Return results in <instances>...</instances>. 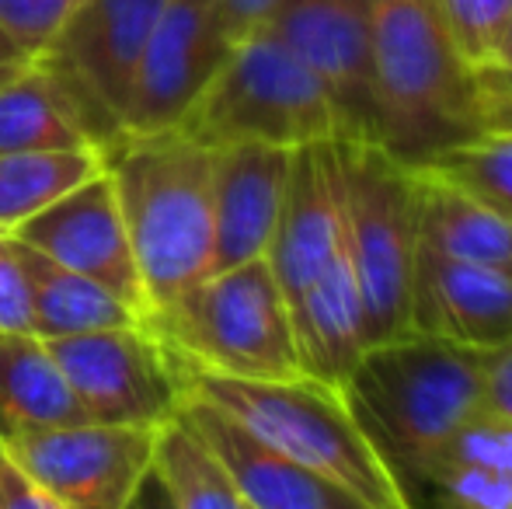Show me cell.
I'll list each match as a JSON object with an SVG mask.
<instances>
[{
	"instance_id": "3",
	"label": "cell",
	"mask_w": 512,
	"mask_h": 509,
	"mask_svg": "<svg viewBox=\"0 0 512 509\" xmlns=\"http://www.w3.org/2000/svg\"><path fill=\"white\" fill-rule=\"evenodd\" d=\"M377 143L408 168L478 136L471 67L436 0H373Z\"/></svg>"
},
{
	"instance_id": "30",
	"label": "cell",
	"mask_w": 512,
	"mask_h": 509,
	"mask_svg": "<svg viewBox=\"0 0 512 509\" xmlns=\"http://www.w3.org/2000/svg\"><path fill=\"white\" fill-rule=\"evenodd\" d=\"M474 116L481 133L512 129V67L509 63H481L471 70Z\"/></svg>"
},
{
	"instance_id": "32",
	"label": "cell",
	"mask_w": 512,
	"mask_h": 509,
	"mask_svg": "<svg viewBox=\"0 0 512 509\" xmlns=\"http://www.w3.org/2000/svg\"><path fill=\"white\" fill-rule=\"evenodd\" d=\"M0 509H67L53 492H46L32 475L14 464L7 447L0 443Z\"/></svg>"
},
{
	"instance_id": "12",
	"label": "cell",
	"mask_w": 512,
	"mask_h": 509,
	"mask_svg": "<svg viewBox=\"0 0 512 509\" xmlns=\"http://www.w3.org/2000/svg\"><path fill=\"white\" fill-rule=\"evenodd\" d=\"M164 7L168 0H77L56 39L35 60L70 77L122 126L136 63Z\"/></svg>"
},
{
	"instance_id": "2",
	"label": "cell",
	"mask_w": 512,
	"mask_h": 509,
	"mask_svg": "<svg viewBox=\"0 0 512 509\" xmlns=\"http://www.w3.org/2000/svg\"><path fill=\"white\" fill-rule=\"evenodd\" d=\"M178 367L185 398L209 401L265 447L352 492L359 503L370 509H394L411 499L405 478L380 454L370 433L359 426L345 394L335 387L310 377L234 381L189 367L185 360H178Z\"/></svg>"
},
{
	"instance_id": "18",
	"label": "cell",
	"mask_w": 512,
	"mask_h": 509,
	"mask_svg": "<svg viewBox=\"0 0 512 509\" xmlns=\"http://www.w3.org/2000/svg\"><path fill=\"white\" fill-rule=\"evenodd\" d=\"M119 140V119L42 60H32L0 88V154L84 147L108 154Z\"/></svg>"
},
{
	"instance_id": "7",
	"label": "cell",
	"mask_w": 512,
	"mask_h": 509,
	"mask_svg": "<svg viewBox=\"0 0 512 509\" xmlns=\"http://www.w3.org/2000/svg\"><path fill=\"white\" fill-rule=\"evenodd\" d=\"M345 245L366 307L370 346L408 335L411 272L418 255L415 175L370 140H338Z\"/></svg>"
},
{
	"instance_id": "31",
	"label": "cell",
	"mask_w": 512,
	"mask_h": 509,
	"mask_svg": "<svg viewBox=\"0 0 512 509\" xmlns=\"http://www.w3.org/2000/svg\"><path fill=\"white\" fill-rule=\"evenodd\" d=\"M0 332H32V290L0 231Z\"/></svg>"
},
{
	"instance_id": "14",
	"label": "cell",
	"mask_w": 512,
	"mask_h": 509,
	"mask_svg": "<svg viewBox=\"0 0 512 509\" xmlns=\"http://www.w3.org/2000/svg\"><path fill=\"white\" fill-rule=\"evenodd\" d=\"M408 335L488 349L512 342V269L457 262L418 248L408 297Z\"/></svg>"
},
{
	"instance_id": "15",
	"label": "cell",
	"mask_w": 512,
	"mask_h": 509,
	"mask_svg": "<svg viewBox=\"0 0 512 509\" xmlns=\"http://www.w3.org/2000/svg\"><path fill=\"white\" fill-rule=\"evenodd\" d=\"M345 252V206L338 140L293 150L283 213L269 248V265L286 304L300 297Z\"/></svg>"
},
{
	"instance_id": "13",
	"label": "cell",
	"mask_w": 512,
	"mask_h": 509,
	"mask_svg": "<svg viewBox=\"0 0 512 509\" xmlns=\"http://www.w3.org/2000/svg\"><path fill=\"white\" fill-rule=\"evenodd\" d=\"M11 234L35 252L49 255L53 262L95 279L98 286L112 290L115 297L133 304L147 318L140 272H136L133 248H129V234L126 224H122L119 196H115V182L108 168Z\"/></svg>"
},
{
	"instance_id": "4",
	"label": "cell",
	"mask_w": 512,
	"mask_h": 509,
	"mask_svg": "<svg viewBox=\"0 0 512 509\" xmlns=\"http://www.w3.org/2000/svg\"><path fill=\"white\" fill-rule=\"evenodd\" d=\"M481 349L401 335L370 346L342 394L391 468L422 482L450 436L485 408Z\"/></svg>"
},
{
	"instance_id": "10",
	"label": "cell",
	"mask_w": 512,
	"mask_h": 509,
	"mask_svg": "<svg viewBox=\"0 0 512 509\" xmlns=\"http://www.w3.org/2000/svg\"><path fill=\"white\" fill-rule=\"evenodd\" d=\"M234 49L223 0H168L136 63L122 133L150 136L178 129L206 84Z\"/></svg>"
},
{
	"instance_id": "22",
	"label": "cell",
	"mask_w": 512,
	"mask_h": 509,
	"mask_svg": "<svg viewBox=\"0 0 512 509\" xmlns=\"http://www.w3.org/2000/svg\"><path fill=\"white\" fill-rule=\"evenodd\" d=\"M88 422L56 356L32 332H0V436Z\"/></svg>"
},
{
	"instance_id": "35",
	"label": "cell",
	"mask_w": 512,
	"mask_h": 509,
	"mask_svg": "<svg viewBox=\"0 0 512 509\" xmlns=\"http://www.w3.org/2000/svg\"><path fill=\"white\" fill-rule=\"evenodd\" d=\"M28 63H32V56H28L25 49H21L18 42L0 28V88H4L7 81H14Z\"/></svg>"
},
{
	"instance_id": "8",
	"label": "cell",
	"mask_w": 512,
	"mask_h": 509,
	"mask_svg": "<svg viewBox=\"0 0 512 509\" xmlns=\"http://www.w3.org/2000/svg\"><path fill=\"white\" fill-rule=\"evenodd\" d=\"M84 419L98 426L164 429L185 401L178 356L154 328H102V332L49 339Z\"/></svg>"
},
{
	"instance_id": "36",
	"label": "cell",
	"mask_w": 512,
	"mask_h": 509,
	"mask_svg": "<svg viewBox=\"0 0 512 509\" xmlns=\"http://www.w3.org/2000/svg\"><path fill=\"white\" fill-rule=\"evenodd\" d=\"M129 509H175V499H171L168 485L157 478V471H150V475L143 478L140 492H136V499L129 503Z\"/></svg>"
},
{
	"instance_id": "17",
	"label": "cell",
	"mask_w": 512,
	"mask_h": 509,
	"mask_svg": "<svg viewBox=\"0 0 512 509\" xmlns=\"http://www.w3.org/2000/svg\"><path fill=\"white\" fill-rule=\"evenodd\" d=\"M178 422H185L220 461L248 509H370L352 492L265 447L209 401L185 398L178 408Z\"/></svg>"
},
{
	"instance_id": "9",
	"label": "cell",
	"mask_w": 512,
	"mask_h": 509,
	"mask_svg": "<svg viewBox=\"0 0 512 509\" xmlns=\"http://www.w3.org/2000/svg\"><path fill=\"white\" fill-rule=\"evenodd\" d=\"M157 433L161 429L74 422L7 433L0 443L25 475L67 509H129L143 478L154 471Z\"/></svg>"
},
{
	"instance_id": "33",
	"label": "cell",
	"mask_w": 512,
	"mask_h": 509,
	"mask_svg": "<svg viewBox=\"0 0 512 509\" xmlns=\"http://www.w3.org/2000/svg\"><path fill=\"white\" fill-rule=\"evenodd\" d=\"M485 408L512 419V342L485 356Z\"/></svg>"
},
{
	"instance_id": "6",
	"label": "cell",
	"mask_w": 512,
	"mask_h": 509,
	"mask_svg": "<svg viewBox=\"0 0 512 509\" xmlns=\"http://www.w3.org/2000/svg\"><path fill=\"white\" fill-rule=\"evenodd\" d=\"M178 129L209 150L237 143L300 150L342 140L328 91L269 28H255L234 42Z\"/></svg>"
},
{
	"instance_id": "28",
	"label": "cell",
	"mask_w": 512,
	"mask_h": 509,
	"mask_svg": "<svg viewBox=\"0 0 512 509\" xmlns=\"http://www.w3.org/2000/svg\"><path fill=\"white\" fill-rule=\"evenodd\" d=\"M443 461L446 464H478V468L512 471V419L492 412V408L474 412L471 419H467L464 426L450 436V443L443 447V454H439L432 464H443Z\"/></svg>"
},
{
	"instance_id": "20",
	"label": "cell",
	"mask_w": 512,
	"mask_h": 509,
	"mask_svg": "<svg viewBox=\"0 0 512 509\" xmlns=\"http://www.w3.org/2000/svg\"><path fill=\"white\" fill-rule=\"evenodd\" d=\"M4 238L28 279V290H32V335H39L42 342L102 332V328H129L147 321L133 304L119 300L112 290L98 286L95 279L53 262L49 255L18 241L14 234H4Z\"/></svg>"
},
{
	"instance_id": "34",
	"label": "cell",
	"mask_w": 512,
	"mask_h": 509,
	"mask_svg": "<svg viewBox=\"0 0 512 509\" xmlns=\"http://www.w3.org/2000/svg\"><path fill=\"white\" fill-rule=\"evenodd\" d=\"M283 4L286 0H223V18H227V28H230V35H234V42L244 39L248 32H255V28L269 25V18Z\"/></svg>"
},
{
	"instance_id": "24",
	"label": "cell",
	"mask_w": 512,
	"mask_h": 509,
	"mask_svg": "<svg viewBox=\"0 0 512 509\" xmlns=\"http://www.w3.org/2000/svg\"><path fill=\"white\" fill-rule=\"evenodd\" d=\"M154 471L168 485L175 509H248L220 461L178 415L157 433Z\"/></svg>"
},
{
	"instance_id": "26",
	"label": "cell",
	"mask_w": 512,
	"mask_h": 509,
	"mask_svg": "<svg viewBox=\"0 0 512 509\" xmlns=\"http://www.w3.org/2000/svg\"><path fill=\"white\" fill-rule=\"evenodd\" d=\"M422 482L432 489V509H512V471L443 461Z\"/></svg>"
},
{
	"instance_id": "5",
	"label": "cell",
	"mask_w": 512,
	"mask_h": 509,
	"mask_svg": "<svg viewBox=\"0 0 512 509\" xmlns=\"http://www.w3.org/2000/svg\"><path fill=\"white\" fill-rule=\"evenodd\" d=\"M157 339L189 367L234 381L307 377L290 304L269 258L206 276L175 304L150 314Z\"/></svg>"
},
{
	"instance_id": "11",
	"label": "cell",
	"mask_w": 512,
	"mask_h": 509,
	"mask_svg": "<svg viewBox=\"0 0 512 509\" xmlns=\"http://www.w3.org/2000/svg\"><path fill=\"white\" fill-rule=\"evenodd\" d=\"M370 18L373 0H286L262 28L283 39L321 81L342 123V140L377 143Z\"/></svg>"
},
{
	"instance_id": "25",
	"label": "cell",
	"mask_w": 512,
	"mask_h": 509,
	"mask_svg": "<svg viewBox=\"0 0 512 509\" xmlns=\"http://www.w3.org/2000/svg\"><path fill=\"white\" fill-rule=\"evenodd\" d=\"M415 171L464 189L495 213L512 220V129L478 133L443 154L429 157Z\"/></svg>"
},
{
	"instance_id": "23",
	"label": "cell",
	"mask_w": 512,
	"mask_h": 509,
	"mask_svg": "<svg viewBox=\"0 0 512 509\" xmlns=\"http://www.w3.org/2000/svg\"><path fill=\"white\" fill-rule=\"evenodd\" d=\"M105 168L108 154L95 147L0 154V231H18Z\"/></svg>"
},
{
	"instance_id": "27",
	"label": "cell",
	"mask_w": 512,
	"mask_h": 509,
	"mask_svg": "<svg viewBox=\"0 0 512 509\" xmlns=\"http://www.w3.org/2000/svg\"><path fill=\"white\" fill-rule=\"evenodd\" d=\"M443 25L467 67H481L495 56L499 35L512 14V0H436Z\"/></svg>"
},
{
	"instance_id": "38",
	"label": "cell",
	"mask_w": 512,
	"mask_h": 509,
	"mask_svg": "<svg viewBox=\"0 0 512 509\" xmlns=\"http://www.w3.org/2000/svg\"><path fill=\"white\" fill-rule=\"evenodd\" d=\"M394 509H418L415 503H411V499H408V503H401V506H394Z\"/></svg>"
},
{
	"instance_id": "29",
	"label": "cell",
	"mask_w": 512,
	"mask_h": 509,
	"mask_svg": "<svg viewBox=\"0 0 512 509\" xmlns=\"http://www.w3.org/2000/svg\"><path fill=\"white\" fill-rule=\"evenodd\" d=\"M74 7L77 0H0V28L35 60L56 39Z\"/></svg>"
},
{
	"instance_id": "37",
	"label": "cell",
	"mask_w": 512,
	"mask_h": 509,
	"mask_svg": "<svg viewBox=\"0 0 512 509\" xmlns=\"http://www.w3.org/2000/svg\"><path fill=\"white\" fill-rule=\"evenodd\" d=\"M488 63H509V67H512V14H509L506 28H502V35H499V46H495V56H492Z\"/></svg>"
},
{
	"instance_id": "19",
	"label": "cell",
	"mask_w": 512,
	"mask_h": 509,
	"mask_svg": "<svg viewBox=\"0 0 512 509\" xmlns=\"http://www.w3.org/2000/svg\"><path fill=\"white\" fill-rule=\"evenodd\" d=\"M290 318L307 377L342 391L359 356L370 349L366 307L356 269H352L349 245L293 300Z\"/></svg>"
},
{
	"instance_id": "1",
	"label": "cell",
	"mask_w": 512,
	"mask_h": 509,
	"mask_svg": "<svg viewBox=\"0 0 512 509\" xmlns=\"http://www.w3.org/2000/svg\"><path fill=\"white\" fill-rule=\"evenodd\" d=\"M108 175L150 318L213 269V150L182 129L122 136Z\"/></svg>"
},
{
	"instance_id": "16",
	"label": "cell",
	"mask_w": 512,
	"mask_h": 509,
	"mask_svg": "<svg viewBox=\"0 0 512 509\" xmlns=\"http://www.w3.org/2000/svg\"><path fill=\"white\" fill-rule=\"evenodd\" d=\"M293 150L237 143L213 150V272L269 255L283 213Z\"/></svg>"
},
{
	"instance_id": "21",
	"label": "cell",
	"mask_w": 512,
	"mask_h": 509,
	"mask_svg": "<svg viewBox=\"0 0 512 509\" xmlns=\"http://www.w3.org/2000/svg\"><path fill=\"white\" fill-rule=\"evenodd\" d=\"M415 231L418 248L457 262L512 269V220L495 213L464 189L415 171Z\"/></svg>"
}]
</instances>
